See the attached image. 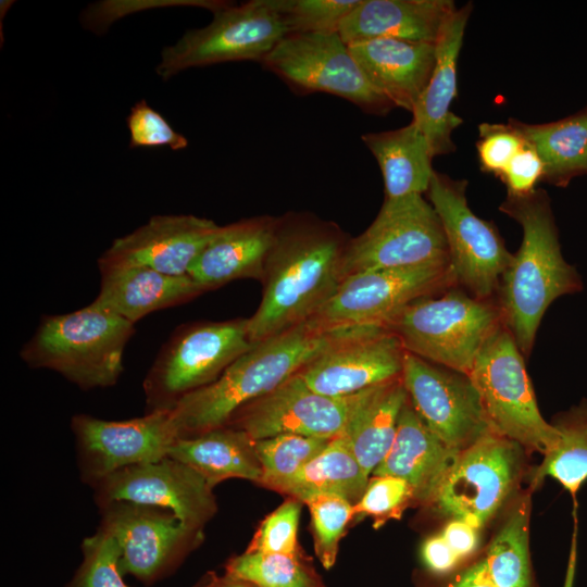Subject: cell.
Segmentation results:
<instances>
[{
	"label": "cell",
	"mask_w": 587,
	"mask_h": 587,
	"mask_svg": "<svg viewBox=\"0 0 587 587\" xmlns=\"http://www.w3.org/2000/svg\"><path fill=\"white\" fill-rule=\"evenodd\" d=\"M472 3L457 9L445 22L435 42L436 61L429 82L412 114L435 157L453 152V130L462 118L451 111L457 95V67Z\"/></svg>",
	"instance_id": "22"
},
{
	"label": "cell",
	"mask_w": 587,
	"mask_h": 587,
	"mask_svg": "<svg viewBox=\"0 0 587 587\" xmlns=\"http://www.w3.org/2000/svg\"><path fill=\"white\" fill-rule=\"evenodd\" d=\"M529 497L522 498L490 542L484 559L495 587H532Z\"/></svg>",
	"instance_id": "32"
},
{
	"label": "cell",
	"mask_w": 587,
	"mask_h": 587,
	"mask_svg": "<svg viewBox=\"0 0 587 587\" xmlns=\"http://www.w3.org/2000/svg\"><path fill=\"white\" fill-rule=\"evenodd\" d=\"M466 186V179L434 171L426 193L444 227L457 285L477 299L494 300L513 254L496 226L470 209Z\"/></svg>",
	"instance_id": "11"
},
{
	"label": "cell",
	"mask_w": 587,
	"mask_h": 587,
	"mask_svg": "<svg viewBox=\"0 0 587 587\" xmlns=\"http://www.w3.org/2000/svg\"><path fill=\"white\" fill-rule=\"evenodd\" d=\"M373 387L332 397L312 390L299 372L271 392L240 407L225 426L253 440L283 434L334 439L342 436Z\"/></svg>",
	"instance_id": "14"
},
{
	"label": "cell",
	"mask_w": 587,
	"mask_h": 587,
	"mask_svg": "<svg viewBox=\"0 0 587 587\" xmlns=\"http://www.w3.org/2000/svg\"><path fill=\"white\" fill-rule=\"evenodd\" d=\"M361 140L379 165L386 198L427 192L435 171L434 155L426 137L413 122L392 130L364 134Z\"/></svg>",
	"instance_id": "28"
},
{
	"label": "cell",
	"mask_w": 587,
	"mask_h": 587,
	"mask_svg": "<svg viewBox=\"0 0 587 587\" xmlns=\"http://www.w3.org/2000/svg\"><path fill=\"white\" fill-rule=\"evenodd\" d=\"M459 454L424 424L408 397L394 442L372 476L401 478L412 488L415 502L434 503Z\"/></svg>",
	"instance_id": "21"
},
{
	"label": "cell",
	"mask_w": 587,
	"mask_h": 587,
	"mask_svg": "<svg viewBox=\"0 0 587 587\" xmlns=\"http://www.w3.org/2000/svg\"><path fill=\"white\" fill-rule=\"evenodd\" d=\"M253 346L248 319L180 326L143 379L146 413L170 410L184 396L212 384Z\"/></svg>",
	"instance_id": "6"
},
{
	"label": "cell",
	"mask_w": 587,
	"mask_h": 587,
	"mask_svg": "<svg viewBox=\"0 0 587 587\" xmlns=\"http://www.w3.org/2000/svg\"><path fill=\"white\" fill-rule=\"evenodd\" d=\"M450 263L441 222L423 195L385 201L371 225L348 241L341 280L350 275L383 268H408Z\"/></svg>",
	"instance_id": "9"
},
{
	"label": "cell",
	"mask_w": 587,
	"mask_h": 587,
	"mask_svg": "<svg viewBox=\"0 0 587 587\" xmlns=\"http://www.w3.org/2000/svg\"><path fill=\"white\" fill-rule=\"evenodd\" d=\"M348 241L330 222L305 214L277 218L262 280L263 297L248 319L253 344L302 324L321 310L341 283Z\"/></svg>",
	"instance_id": "1"
},
{
	"label": "cell",
	"mask_w": 587,
	"mask_h": 587,
	"mask_svg": "<svg viewBox=\"0 0 587 587\" xmlns=\"http://www.w3.org/2000/svg\"><path fill=\"white\" fill-rule=\"evenodd\" d=\"M360 0H274L289 34L338 33Z\"/></svg>",
	"instance_id": "38"
},
{
	"label": "cell",
	"mask_w": 587,
	"mask_h": 587,
	"mask_svg": "<svg viewBox=\"0 0 587 587\" xmlns=\"http://www.w3.org/2000/svg\"><path fill=\"white\" fill-rule=\"evenodd\" d=\"M509 122L538 153L544 165L541 182L564 188L587 174V105L555 122Z\"/></svg>",
	"instance_id": "30"
},
{
	"label": "cell",
	"mask_w": 587,
	"mask_h": 587,
	"mask_svg": "<svg viewBox=\"0 0 587 587\" xmlns=\"http://www.w3.org/2000/svg\"><path fill=\"white\" fill-rule=\"evenodd\" d=\"M401 378L419 416L448 447L462 451L494 430L467 375L405 352Z\"/></svg>",
	"instance_id": "17"
},
{
	"label": "cell",
	"mask_w": 587,
	"mask_h": 587,
	"mask_svg": "<svg viewBox=\"0 0 587 587\" xmlns=\"http://www.w3.org/2000/svg\"><path fill=\"white\" fill-rule=\"evenodd\" d=\"M71 428L79 475L90 487L124 467L167 458L172 445L179 439L171 409L125 421L76 414Z\"/></svg>",
	"instance_id": "16"
},
{
	"label": "cell",
	"mask_w": 587,
	"mask_h": 587,
	"mask_svg": "<svg viewBox=\"0 0 587 587\" xmlns=\"http://www.w3.org/2000/svg\"><path fill=\"white\" fill-rule=\"evenodd\" d=\"M332 439L283 434L254 440V448L262 467L260 486L285 479L296 474L319 455Z\"/></svg>",
	"instance_id": "35"
},
{
	"label": "cell",
	"mask_w": 587,
	"mask_h": 587,
	"mask_svg": "<svg viewBox=\"0 0 587 587\" xmlns=\"http://www.w3.org/2000/svg\"><path fill=\"white\" fill-rule=\"evenodd\" d=\"M451 587H495L487 573L484 560L469 567Z\"/></svg>",
	"instance_id": "46"
},
{
	"label": "cell",
	"mask_w": 587,
	"mask_h": 587,
	"mask_svg": "<svg viewBox=\"0 0 587 587\" xmlns=\"http://www.w3.org/2000/svg\"><path fill=\"white\" fill-rule=\"evenodd\" d=\"M212 21L187 30L161 52L157 74L167 80L179 72L234 61L262 60L288 35L274 0L242 4L218 1Z\"/></svg>",
	"instance_id": "8"
},
{
	"label": "cell",
	"mask_w": 587,
	"mask_h": 587,
	"mask_svg": "<svg viewBox=\"0 0 587 587\" xmlns=\"http://www.w3.org/2000/svg\"><path fill=\"white\" fill-rule=\"evenodd\" d=\"M522 469V446L488 432L460 451L434 503L444 514L479 529L514 490Z\"/></svg>",
	"instance_id": "15"
},
{
	"label": "cell",
	"mask_w": 587,
	"mask_h": 587,
	"mask_svg": "<svg viewBox=\"0 0 587 587\" xmlns=\"http://www.w3.org/2000/svg\"><path fill=\"white\" fill-rule=\"evenodd\" d=\"M202 587H257L248 582H245L242 579L225 575L223 577H220L215 574H211L205 582L203 583Z\"/></svg>",
	"instance_id": "47"
},
{
	"label": "cell",
	"mask_w": 587,
	"mask_h": 587,
	"mask_svg": "<svg viewBox=\"0 0 587 587\" xmlns=\"http://www.w3.org/2000/svg\"><path fill=\"white\" fill-rule=\"evenodd\" d=\"M455 10L451 0H360L338 34L348 46L375 38L435 43Z\"/></svg>",
	"instance_id": "26"
},
{
	"label": "cell",
	"mask_w": 587,
	"mask_h": 587,
	"mask_svg": "<svg viewBox=\"0 0 587 587\" xmlns=\"http://www.w3.org/2000/svg\"><path fill=\"white\" fill-rule=\"evenodd\" d=\"M441 535L461 560L478 548V529L462 520L452 519Z\"/></svg>",
	"instance_id": "45"
},
{
	"label": "cell",
	"mask_w": 587,
	"mask_h": 587,
	"mask_svg": "<svg viewBox=\"0 0 587 587\" xmlns=\"http://www.w3.org/2000/svg\"><path fill=\"white\" fill-rule=\"evenodd\" d=\"M405 352L394 333L378 326L325 350L299 375L319 394L351 396L400 377Z\"/></svg>",
	"instance_id": "19"
},
{
	"label": "cell",
	"mask_w": 587,
	"mask_h": 587,
	"mask_svg": "<svg viewBox=\"0 0 587 587\" xmlns=\"http://www.w3.org/2000/svg\"><path fill=\"white\" fill-rule=\"evenodd\" d=\"M221 226L192 214H159L116 238L98 259L99 268L138 265L172 276L187 275L192 261Z\"/></svg>",
	"instance_id": "20"
},
{
	"label": "cell",
	"mask_w": 587,
	"mask_h": 587,
	"mask_svg": "<svg viewBox=\"0 0 587 587\" xmlns=\"http://www.w3.org/2000/svg\"><path fill=\"white\" fill-rule=\"evenodd\" d=\"M370 476L363 471L344 436L327 447L296 474L270 484L266 488L304 503L319 495H334L355 504Z\"/></svg>",
	"instance_id": "29"
},
{
	"label": "cell",
	"mask_w": 587,
	"mask_h": 587,
	"mask_svg": "<svg viewBox=\"0 0 587 587\" xmlns=\"http://www.w3.org/2000/svg\"><path fill=\"white\" fill-rule=\"evenodd\" d=\"M98 507L127 501L166 509L203 529L216 512L213 488L188 465L171 458L118 470L91 486Z\"/></svg>",
	"instance_id": "18"
},
{
	"label": "cell",
	"mask_w": 587,
	"mask_h": 587,
	"mask_svg": "<svg viewBox=\"0 0 587 587\" xmlns=\"http://www.w3.org/2000/svg\"><path fill=\"white\" fill-rule=\"evenodd\" d=\"M304 504L310 511L315 554L325 569H330L337 558L339 541L354 517L353 504L334 495H319Z\"/></svg>",
	"instance_id": "36"
},
{
	"label": "cell",
	"mask_w": 587,
	"mask_h": 587,
	"mask_svg": "<svg viewBox=\"0 0 587 587\" xmlns=\"http://www.w3.org/2000/svg\"><path fill=\"white\" fill-rule=\"evenodd\" d=\"M261 64L299 93H330L379 116L396 108L371 85L338 33L289 34Z\"/></svg>",
	"instance_id": "10"
},
{
	"label": "cell",
	"mask_w": 587,
	"mask_h": 587,
	"mask_svg": "<svg viewBox=\"0 0 587 587\" xmlns=\"http://www.w3.org/2000/svg\"><path fill=\"white\" fill-rule=\"evenodd\" d=\"M100 289L92 301L135 324L148 314L185 303L209 291L189 275L172 276L138 265L99 268Z\"/></svg>",
	"instance_id": "25"
},
{
	"label": "cell",
	"mask_w": 587,
	"mask_h": 587,
	"mask_svg": "<svg viewBox=\"0 0 587 587\" xmlns=\"http://www.w3.org/2000/svg\"><path fill=\"white\" fill-rule=\"evenodd\" d=\"M226 574L257 587H316L312 573L300 554L249 552L233 557Z\"/></svg>",
	"instance_id": "34"
},
{
	"label": "cell",
	"mask_w": 587,
	"mask_h": 587,
	"mask_svg": "<svg viewBox=\"0 0 587 587\" xmlns=\"http://www.w3.org/2000/svg\"><path fill=\"white\" fill-rule=\"evenodd\" d=\"M99 527L121 550L120 569L150 585L171 574L202 540V529L166 509L114 501L99 507Z\"/></svg>",
	"instance_id": "13"
},
{
	"label": "cell",
	"mask_w": 587,
	"mask_h": 587,
	"mask_svg": "<svg viewBox=\"0 0 587 587\" xmlns=\"http://www.w3.org/2000/svg\"><path fill=\"white\" fill-rule=\"evenodd\" d=\"M349 49L371 85L395 107L412 113L435 66V43L375 38Z\"/></svg>",
	"instance_id": "23"
},
{
	"label": "cell",
	"mask_w": 587,
	"mask_h": 587,
	"mask_svg": "<svg viewBox=\"0 0 587 587\" xmlns=\"http://www.w3.org/2000/svg\"><path fill=\"white\" fill-rule=\"evenodd\" d=\"M376 327H326L311 319L254 344L215 382L171 409L179 439L225 426L240 407L271 392L325 350Z\"/></svg>",
	"instance_id": "2"
},
{
	"label": "cell",
	"mask_w": 587,
	"mask_h": 587,
	"mask_svg": "<svg viewBox=\"0 0 587 587\" xmlns=\"http://www.w3.org/2000/svg\"><path fill=\"white\" fill-rule=\"evenodd\" d=\"M301 503L288 498L270 513L259 525L246 551L300 554L298 526Z\"/></svg>",
	"instance_id": "40"
},
{
	"label": "cell",
	"mask_w": 587,
	"mask_h": 587,
	"mask_svg": "<svg viewBox=\"0 0 587 587\" xmlns=\"http://www.w3.org/2000/svg\"><path fill=\"white\" fill-rule=\"evenodd\" d=\"M523 229L520 249L503 272L497 292L502 323L523 355H529L548 307L583 289L575 267L561 253L550 199L544 189L508 196L499 208Z\"/></svg>",
	"instance_id": "3"
},
{
	"label": "cell",
	"mask_w": 587,
	"mask_h": 587,
	"mask_svg": "<svg viewBox=\"0 0 587 587\" xmlns=\"http://www.w3.org/2000/svg\"><path fill=\"white\" fill-rule=\"evenodd\" d=\"M502 324L497 301L477 299L454 286L439 297L413 301L385 327L407 352L469 375L484 344Z\"/></svg>",
	"instance_id": "5"
},
{
	"label": "cell",
	"mask_w": 587,
	"mask_h": 587,
	"mask_svg": "<svg viewBox=\"0 0 587 587\" xmlns=\"http://www.w3.org/2000/svg\"><path fill=\"white\" fill-rule=\"evenodd\" d=\"M126 122L130 134L129 148L166 146L180 150L188 146V139L177 133L145 99L132 107Z\"/></svg>",
	"instance_id": "42"
},
{
	"label": "cell",
	"mask_w": 587,
	"mask_h": 587,
	"mask_svg": "<svg viewBox=\"0 0 587 587\" xmlns=\"http://www.w3.org/2000/svg\"><path fill=\"white\" fill-rule=\"evenodd\" d=\"M478 136L476 148L480 168L498 178L526 142L509 121L507 124L482 123Z\"/></svg>",
	"instance_id": "41"
},
{
	"label": "cell",
	"mask_w": 587,
	"mask_h": 587,
	"mask_svg": "<svg viewBox=\"0 0 587 587\" xmlns=\"http://www.w3.org/2000/svg\"><path fill=\"white\" fill-rule=\"evenodd\" d=\"M457 285L450 263L360 272L344 278L312 317L326 327L385 324L413 301Z\"/></svg>",
	"instance_id": "12"
},
{
	"label": "cell",
	"mask_w": 587,
	"mask_h": 587,
	"mask_svg": "<svg viewBox=\"0 0 587 587\" xmlns=\"http://www.w3.org/2000/svg\"><path fill=\"white\" fill-rule=\"evenodd\" d=\"M467 376L496 433L544 455L555 447L560 434L542 417L524 355L503 324L484 344Z\"/></svg>",
	"instance_id": "7"
},
{
	"label": "cell",
	"mask_w": 587,
	"mask_h": 587,
	"mask_svg": "<svg viewBox=\"0 0 587 587\" xmlns=\"http://www.w3.org/2000/svg\"><path fill=\"white\" fill-rule=\"evenodd\" d=\"M542 175L544 165L538 153L525 142L499 178L505 185L508 196H523L536 189Z\"/></svg>",
	"instance_id": "43"
},
{
	"label": "cell",
	"mask_w": 587,
	"mask_h": 587,
	"mask_svg": "<svg viewBox=\"0 0 587 587\" xmlns=\"http://www.w3.org/2000/svg\"><path fill=\"white\" fill-rule=\"evenodd\" d=\"M135 324L95 303L66 314L46 315L23 346L21 359L48 369L83 390L115 385Z\"/></svg>",
	"instance_id": "4"
},
{
	"label": "cell",
	"mask_w": 587,
	"mask_h": 587,
	"mask_svg": "<svg viewBox=\"0 0 587 587\" xmlns=\"http://www.w3.org/2000/svg\"><path fill=\"white\" fill-rule=\"evenodd\" d=\"M415 502L410 485L394 476H372L360 500L353 504L354 516H371L378 528L389 520H399L403 511Z\"/></svg>",
	"instance_id": "39"
},
{
	"label": "cell",
	"mask_w": 587,
	"mask_h": 587,
	"mask_svg": "<svg viewBox=\"0 0 587 587\" xmlns=\"http://www.w3.org/2000/svg\"><path fill=\"white\" fill-rule=\"evenodd\" d=\"M422 558L425 565L436 574H446L452 571L461 560L441 534L425 540L422 547Z\"/></svg>",
	"instance_id": "44"
},
{
	"label": "cell",
	"mask_w": 587,
	"mask_h": 587,
	"mask_svg": "<svg viewBox=\"0 0 587 587\" xmlns=\"http://www.w3.org/2000/svg\"><path fill=\"white\" fill-rule=\"evenodd\" d=\"M407 399L401 376L374 386L342 435L369 476L394 442L399 415Z\"/></svg>",
	"instance_id": "31"
},
{
	"label": "cell",
	"mask_w": 587,
	"mask_h": 587,
	"mask_svg": "<svg viewBox=\"0 0 587 587\" xmlns=\"http://www.w3.org/2000/svg\"><path fill=\"white\" fill-rule=\"evenodd\" d=\"M167 457L191 467L212 488L229 478L260 485L263 476L254 440L243 430L230 426L178 439Z\"/></svg>",
	"instance_id": "27"
},
{
	"label": "cell",
	"mask_w": 587,
	"mask_h": 587,
	"mask_svg": "<svg viewBox=\"0 0 587 587\" xmlns=\"http://www.w3.org/2000/svg\"><path fill=\"white\" fill-rule=\"evenodd\" d=\"M553 426L560 434L555 447L544 455L534 476L537 485L546 476L559 482L576 501L587 480V401L559 415Z\"/></svg>",
	"instance_id": "33"
},
{
	"label": "cell",
	"mask_w": 587,
	"mask_h": 587,
	"mask_svg": "<svg viewBox=\"0 0 587 587\" xmlns=\"http://www.w3.org/2000/svg\"><path fill=\"white\" fill-rule=\"evenodd\" d=\"M276 227L277 218L265 215L221 226L192 261L187 275L208 290L239 278L263 280Z\"/></svg>",
	"instance_id": "24"
},
{
	"label": "cell",
	"mask_w": 587,
	"mask_h": 587,
	"mask_svg": "<svg viewBox=\"0 0 587 587\" xmlns=\"http://www.w3.org/2000/svg\"><path fill=\"white\" fill-rule=\"evenodd\" d=\"M82 553V563L66 587H129L120 569V547L110 534L98 527L83 540Z\"/></svg>",
	"instance_id": "37"
}]
</instances>
